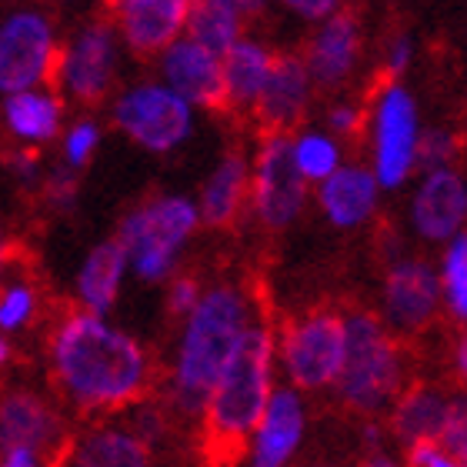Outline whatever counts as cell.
Here are the masks:
<instances>
[{"instance_id":"e575fe53","label":"cell","mask_w":467,"mask_h":467,"mask_svg":"<svg viewBox=\"0 0 467 467\" xmlns=\"http://www.w3.org/2000/svg\"><path fill=\"white\" fill-rule=\"evenodd\" d=\"M408 464H414V467H454L458 461L441 448V441L431 438V441H414V444H408Z\"/></svg>"},{"instance_id":"2e32d148","label":"cell","mask_w":467,"mask_h":467,"mask_svg":"<svg viewBox=\"0 0 467 467\" xmlns=\"http://www.w3.org/2000/svg\"><path fill=\"white\" fill-rule=\"evenodd\" d=\"M34 448L44 461L64 458L67 434L64 420L47 400L30 390H7L0 398V448Z\"/></svg>"},{"instance_id":"d4e9b609","label":"cell","mask_w":467,"mask_h":467,"mask_svg":"<svg viewBox=\"0 0 467 467\" xmlns=\"http://www.w3.org/2000/svg\"><path fill=\"white\" fill-rule=\"evenodd\" d=\"M80 467H147L150 444L134 428H94L64 451Z\"/></svg>"},{"instance_id":"e0dca14e","label":"cell","mask_w":467,"mask_h":467,"mask_svg":"<svg viewBox=\"0 0 467 467\" xmlns=\"http://www.w3.org/2000/svg\"><path fill=\"white\" fill-rule=\"evenodd\" d=\"M117 37L134 54H157L184 34L191 0H104Z\"/></svg>"},{"instance_id":"f1b7e54d","label":"cell","mask_w":467,"mask_h":467,"mask_svg":"<svg viewBox=\"0 0 467 467\" xmlns=\"http://www.w3.org/2000/svg\"><path fill=\"white\" fill-rule=\"evenodd\" d=\"M444 257H441V304L448 307L451 321H464L467 317V237L464 231L444 241Z\"/></svg>"},{"instance_id":"3957f363","label":"cell","mask_w":467,"mask_h":467,"mask_svg":"<svg viewBox=\"0 0 467 467\" xmlns=\"http://www.w3.org/2000/svg\"><path fill=\"white\" fill-rule=\"evenodd\" d=\"M184 321L171 388H174L177 408L191 418H201V408L224 360L231 358L234 344L241 341V334L254 321V304L237 287H214V291H201L197 304L184 314Z\"/></svg>"},{"instance_id":"83f0119b","label":"cell","mask_w":467,"mask_h":467,"mask_svg":"<svg viewBox=\"0 0 467 467\" xmlns=\"http://www.w3.org/2000/svg\"><path fill=\"white\" fill-rule=\"evenodd\" d=\"M291 161L307 184H317L341 167V144L331 130H304L291 137Z\"/></svg>"},{"instance_id":"ee69618b","label":"cell","mask_w":467,"mask_h":467,"mask_svg":"<svg viewBox=\"0 0 467 467\" xmlns=\"http://www.w3.org/2000/svg\"><path fill=\"white\" fill-rule=\"evenodd\" d=\"M7 360H10V341L4 337V331H0V368H4Z\"/></svg>"},{"instance_id":"74e56055","label":"cell","mask_w":467,"mask_h":467,"mask_svg":"<svg viewBox=\"0 0 467 467\" xmlns=\"http://www.w3.org/2000/svg\"><path fill=\"white\" fill-rule=\"evenodd\" d=\"M281 4L304 20H321V17H327L331 10L341 7V0H281Z\"/></svg>"},{"instance_id":"277c9868","label":"cell","mask_w":467,"mask_h":467,"mask_svg":"<svg viewBox=\"0 0 467 467\" xmlns=\"http://www.w3.org/2000/svg\"><path fill=\"white\" fill-rule=\"evenodd\" d=\"M337 398L358 414L378 418L404 390V358L398 334L374 314H348L344 317V360L337 370Z\"/></svg>"},{"instance_id":"5b68a950","label":"cell","mask_w":467,"mask_h":467,"mask_svg":"<svg viewBox=\"0 0 467 467\" xmlns=\"http://www.w3.org/2000/svg\"><path fill=\"white\" fill-rule=\"evenodd\" d=\"M197 227H201V217L191 197L161 194L144 201L124 217L117 234L127 254V271H134L147 284L167 281Z\"/></svg>"},{"instance_id":"4fadbf2b","label":"cell","mask_w":467,"mask_h":467,"mask_svg":"<svg viewBox=\"0 0 467 467\" xmlns=\"http://www.w3.org/2000/svg\"><path fill=\"white\" fill-rule=\"evenodd\" d=\"M157 57H161V80L174 94H181L191 108H204V110L227 108L221 54H214L211 47H204V44H197V40L181 34L164 50H157Z\"/></svg>"},{"instance_id":"603a6c76","label":"cell","mask_w":467,"mask_h":467,"mask_svg":"<svg viewBox=\"0 0 467 467\" xmlns=\"http://www.w3.org/2000/svg\"><path fill=\"white\" fill-rule=\"evenodd\" d=\"M127 277V254L120 241H100L78 271V297L84 311L108 314Z\"/></svg>"},{"instance_id":"9a60e30c","label":"cell","mask_w":467,"mask_h":467,"mask_svg":"<svg viewBox=\"0 0 467 467\" xmlns=\"http://www.w3.org/2000/svg\"><path fill=\"white\" fill-rule=\"evenodd\" d=\"M467 217V184L464 174L451 167L424 171L418 191L410 197V224L420 234V241L444 244L454 234L464 231Z\"/></svg>"},{"instance_id":"8d00e7d4","label":"cell","mask_w":467,"mask_h":467,"mask_svg":"<svg viewBox=\"0 0 467 467\" xmlns=\"http://www.w3.org/2000/svg\"><path fill=\"white\" fill-rule=\"evenodd\" d=\"M360 120H364V114H360L354 104H337V108H331V114H327V127H331L334 137H350L360 130Z\"/></svg>"},{"instance_id":"d6986e66","label":"cell","mask_w":467,"mask_h":467,"mask_svg":"<svg viewBox=\"0 0 467 467\" xmlns=\"http://www.w3.org/2000/svg\"><path fill=\"white\" fill-rule=\"evenodd\" d=\"M321 27L307 44V74H311L314 84L321 88H337L354 74L360 60V20L350 14V10H331L327 17L317 20Z\"/></svg>"},{"instance_id":"836d02e7","label":"cell","mask_w":467,"mask_h":467,"mask_svg":"<svg viewBox=\"0 0 467 467\" xmlns=\"http://www.w3.org/2000/svg\"><path fill=\"white\" fill-rule=\"evenodd\" d=\"M47 197L50 204L60 207V211H70L74 207V201H78V171L74 167H60V171H54L47 181Z\"/></svg>"},{"instance_id":"8fae6325","label":"cell","mask_w":467,"mask_h":467,"mask_svg":"<svg viewBox=\"0 0 467 467\" xmlns=\"http://www.w3.org/2000/svg\"><path fill=\"white\" fill-rule=\"evenodd\" d=\"M117 60H120V37L110 20H94L74 34L67 47L57 50L54 80L67 98L80 104H98L114 84Z\"/></svg>"},{"instance_id":"9c48e42d","label":"cell","mask_w":467,"mask_h":467,"mask_svg":"<svg viewBox=\"0 0 467 467\" xmlns=\"http://www.w3.org/2000/svg\"><path fill=\"white\" fill-rule=\"evenodd\" d=\"M307 187L311 184L291 161V134L267 130L251 164V184H247V204L257 221L271 231L291 227L307 204Z\"/></svg>"},{"instance_id":"cb8c5ba5","label":"cell","mask_w":467,"mask_h":467,"mask_svg":"<svg viewBox=\"0 0 467 467\" xmlns=\"http://www.w3.org/2000/svg\"><path fill=\"white\" fill-rule=\"evenodd\" d=\"M271 64H274V50L264 47L261 40H251V37L234 40L231 47L221 54L227 108L251 110L264 88V80L271 74Z\"/></svg>"},{"instance_id":"ffe728a7","label":"cell","mask_w":467,"mask_h":467,"mask_svg":"<svg viewBox=\"0 0 467 467\" xmlns=\"http://www.w3.org/2000/svg\"><path fill=\"white\" fill-rule=\"evenodd\" d=\"M378 201L380 184L378 177L370 174V167L341 164L324 181H317V204H321L324 217L341 231L368 224L378 211Z\"/></svg>"},{"instance_id":"30bf717a","label":"cell","mask_w":467,"mask_h":467,"mask_svg":"<svg viewBox=\"0 0 467 467\" xmlns=\"http://www.w3.org/2000/svg\"><path fill=\"white\" fill-rule=\"evenodd\" d=\"M57 34L40 10H17L0 20V98L54 78Z\"/></svg>"},{"instance_id":"7bdbcfd3","label":"cell","mask_w":467,"mask_h":467,"mask_svg":"<svg viewBox=\"0 0 467 467\" xmlns=\"http://www.w3.org/2000/svg\"><path fill=\"white\" fill-rule=\"evenodd\" d=\"M7 254H10V244H7V234L0 231V274L7 267Z\"/></svg>"},{"instance_id":"f35d334b","label":"cell","mask_w":467,"mask_h":467,"mask_svg":"<svg viewBox=\"0 0 467 467\" xmlns=\"http://www.w3.org/2000/svg\"><path fill=\"white\" fill-rule=\"evenodd\" d=\"M410 57H414V44H410V37L400 34V37L388 47V74L390 78H400V74L408 70Z\"/></svg>"},{"instance_id":"8992f818","label":"cell","mask_w":467,"mask_h":467,"mask_svg":"<svg viewBox=\"0 0 467 467\" xmlns=\"http://www.w3.org/2000/svg\"><path fill=\"white\" fill-rule=\"evenodd\" d=\"M420 114L410 90L390 80L370 108V174L378 177L380 191H394L418 171Z\"/></svg>"},{"instance_id":"7c38bea8","label":"cell","mask_w":467,"mask_h":467,"mask_svg":"<svg viewBox=\"0 0 467 467\" xmlns=\"http://www.w3.org/2000/svg\"><path fill=\"white\" fill-rule=\"evenodd\" d=\"M441 311L438 271L420 257H404L384 277V324L390 334L424 331Z\"/></svg>"},{"instance_id":"b9f144b4","label":"cell","mask_w":467,"mask_h":467,"mask_svg":"<svg viewBox=\"0 0 467 467\" xmlns=\"http://www.w3.org/2000/svg\"><path fill=\"white\" fill-rule=\"evenodd\" d=\"M237 7H241L244 20H247V17H257V14H264L267 0H237Z\"/></svg>"},{"instance_id":"d6a6232c","label":"cell","mask_w":467,"mask_h":467,"mask_svg":"<svg viewBox=\"0 0 467 467\" xmlns=\"http://www.w3.org/2000/svg\"><path fill=\"white\" fill-rule=\"evenodd\" d=\"M438 441L451 458L458 461V464H464L467 461V410L461 398H451L448 418H444V428H441Z\"/></svg>"},{"instance_id":"5bb4252c","label":"cell","mask_w":467,"mask_h":467,"mask_svg":"<svg viewBox=\"0 0 467 467\" xmlns=\"http://www.w3.org/2000/svg\"><path fill=\"white\" fill-rule=\"evenodd\" d=\"M307 431V404L297 388H274L261 418L247 438V454L254 467H284L297 454Z\"/></svg>"},{"instance_id":"52a82bcc","label":"cell","mask_w":467,"mask_h":467,"mask_svg":"<svg viewBox=\"0 0 467 467\" xmlns=\"http://www.w3.org/2000/svg\"><path fill=\"white\" fill-rule=\"evenodd\" d=\"M274 348L291 388H334L344 360V317L334 311L304 314L284 327L281 337L274 334Z\"/></svg>"},{"instance_id":"4316f807","label":"cell","mask_w":467,"mask_h":467,"mask_svg":"<svg viewBox=\"0 0 467 467\" xmlns=\"http://www.w3.org/2000/svg\"><path fill=\"white\" fill-rule=\"evenodd\" d=\"M244 34V14L237 0H191L184 20V37L224 54Z\"/></svg>"},{"instance_id":"6da1fadb","label":"cell","mask_w":467,"mask_h":467,"mask_svg":"<svg viewBox=\"0 0 467 467\" xmlns=\"http://www.w3.org/2000/svg\"><path fill=\"white\" fill-rule=\"evenodd\" d=\"M50 370L60 394L78 410H124L144 398L150 384V354L108 314L80 307L60 321L50 337Z\"/></svg>"},{"instance_id":"ac0fdd59","label":"cell","mask_w":467,"mask_h":467,"mask_svg":"<svg viewBox=\"0 0 467 467\" xmlns=\"http://www.w3.org/2000/svg\"><path fill=\"white\" fill-rule=\"evenodd\" d=\"M314 94V80L307 74L304 57L294 54H274L271 74L264 80L261 94L254 100L251 114L264 130H291L304 117Z\"/></svg>"},{"instance_id":"7402d4cb","label":"cell","mask_w":467,"mask_h":467,"mask_svg":"<svg viewBox=\"0 0 467 467\" xmlns=\"http://www.w3.org/2000/svg\"><path fill=\"white\" fill-rule=\"evenodd\" d=\"M4 120H7L10 134L20 137L24 144H47L60 134L64 104L44 84L14 90V94H4Z\"/></svg>"},{"instance_id":"1f68e13d","label":"cell","mask_w":467,"mask_h":467,"mask_svg":"<svg viewBox=\"0 0 467 467\" xmlns=\"http://www.w3.org/2000/svg\"><path fill=\"white\" fill-rule=\"evenodd\" d=\"M100 144V127L94 120H78L64 130V140H60V150H64V164L80 171V167L90 164V157Z\"/></svg>"},{"instance_id":"4dcf8cb0","label":"cell","mask_w":467,"mask_h":467,"mask_svg":"<svg viewBox=\"0 0 467 467\" xmlns=\"http://www.w3.org/2000/svg\"><path fill=\"white\" fill-rule=\"evenodd\" d=\"M37 311V291L30 284H7L0 291V331H20Z\"/></svg>"},{"instance_id":"d590c367","label":"cell","mask_w":467,"mask_h":467,"mask_svg":"<svg viewBox=\"0 0 467 467\" xmlns=\"http://www.w3.org/2000/svg\"><path fill=\"white\" fill-rule=\"evenodd\" d=\"M197 297H201V284H197L194 277H174V281H171V291H167V307H171V314L184 317L197 304Z\"/></svg>"},{"instance_id":"ba28073f","label":"cell","mask_w":467,"mask_h":467,"mask_svg":"<svg viewBox=\"0 0 467 467\" xmlns=\"http://www.w3.org/2000/svg\"><path fill=\"white\" fill-rule=\"evenodd\" d=\"M114 120L137 147L150 154L177 150L194 134V108L164 80H144L127 88L114 104Z\"/></svg>"},{"instance_id":"60d3db41","label":"cell","mask_w":467,"mask_h":467,"mask_svg":"<svg viewBox=\"0 0 467 467\" xmlns=\"http://www.w3.org/2000/svg\"><path fill=\"white\" fill-rule=\"evenodd\" d=\"M14 171H17V177L24 181V184H30V181L37 177V157L30 154V150H20V154H14Z\"/></svg>"},{"instance_id":"7a4b0ae2","label":"cell","mask_w":467,"mask_h":467,"mask_svg":"<svg viewBox=\"0 0 467 467\" xmlns=\"http://www.w3.org/2000/svg\"><path fill=\"white\" fill-rule=\"evenodd\" d=\"M274 364H277L274 331L254 317L241 334V341L234 344L231 358L224 360L201 408L204 441L214 461H231L244 454L254 424L274 390Z\"/></svg>"},{"instance_id":"44dd1931","label":"cell","mask_w":467,"mask_h":467,"mask_svg":"<svg viewBox=\"0 0 467 467\" xmlns=\"http://www.w3.org/2000/svg\"><path fill=\"white\" fill-rule=\"evenodd\" d=\"M247 184H251V161L244 154H227L217 161L211 177L201 187L197 197V217L207 227H227L237 221V214L247 204Z\"/></svg>"},{"instance_id":"ab89813d","label":"cell","mask_w":467,"mask_h":467,"mask_svg":"<svg viewBox=\"0 0 467 467\" xmlns=\"http://www.w3.org/2000/svg\"><path fill=\"white\" fill-rule=\"evenodd\" d=\"M0 464L4 467H40V458L34 448H24V444H14V448H0Z\"/></svg>"},{"instance_id":"f546056e","label":"cell","mask_w":467,"mask_h":467,"mask_svg":"<svg viewBox=\"0 0 467 467\" xmlns=\"http://www.w3.org/2000/svg\"><path fill=\"white\" fill-rule=\"evenodd\" d=\"M461 140L448 127H431L420 130L418 140V167L420 171H434V167H451L458 161Z\"/></svg>"},{"instance_id":"484cf974","label":"cell","mask_w":467,"mask_h":467,"mask_svg":"<svg viewBox=\"0 0 467 467\" xmlns=\"http://www.w3.org/2000/svg\"><path fill=\"white\" fill-rule=\"evenodd\" d=\"M390 408H394V414H390L394 434L408 448L414 441H431V438L438 441L441 428H444V418H448L451 398L441 394L438 388H410V390H400Z\"/></svg>"}]
</instances>
